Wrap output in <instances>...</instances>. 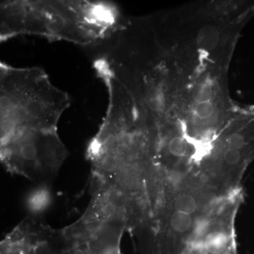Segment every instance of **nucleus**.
<instances>
[{
	"label": "nucleus",
	"instance_id": "nucleus-9",
	"mask_svg": "<svg viewBox=\"0 0 254 254\" xmlns=\"http://www.w3.org/2000/svg\"><path fill=\"white\" fill-rule=\"evenodd\" d=\"M193 96L196 103L210 101L213 97V88L209 82H203L200 83L195 88Z\"/></svg>",
	"mask_w": 254,
	"mask_h": 254
},
{
	"label": "nucleus",
	"instance_id": "nucleus-7",
	"mask_svg": "<svg viewBox=\"0 0 254 254\" xmlns=\"http://www.w3.org/2000/svg\"><path fill=\"white\" fill-rule=\"evenodd\" d=\"M90 254H120V242L93 241L90 243Z\"/></svg>",
	"mask_w": 254,
	"mask_h": 254
},
{
	"label": "nucleus",
	"instance_id": "nucleus-3",
	"mask_svg": "<svg viewBox=\"0 0 254 254\" xmlns=\"http://www.w3.org/2000/svg\"><path fill=\"white\" fill-rule=\"evenodd\" d=\"M1 155L9 168L19 173H54L66 150L57 131L29 132L1 143Z\"/></svg>",
	"mask_w": 254,
	"mask_h": 254
},
{
	"label": "nucleus",
	"instance_id": "nucleus-11",
	"mask_svg": "<svg viewBox=\"0 0 254 254\" xmlns=\"http://www.w3.org/2000/svg\"><path fill=\"white\" fill-rule=\"evenodd\" d=\"M217 37L218 35L216 34V31H215L213 28L212 29V28H207L200 33V39L205 47H208L216 42Z\"/></svg>",
	"mask_w": 254,
	"mask_h": 254
},
{
	"label": "nucleus",
	"instance_id": "nucleus-1",
	"mask_svg": "<svg viewBox=\"0 0 254 254\" xmlns=\"http://www.w3.org/2000/svg\"><path fill=\"white\" fill-rule=\"evenodd\" d=\"M1 42L31 35L90 48L106 41L121 24L118 7L106 1H3Z\"/></svg>",
	"mask_w": 254,
	"mask_h": 254
},
{
	"label": "nucleus",
	"instance_id": "nucleus-6",
	"mask_svg": "<svg viewBox=\"0 0 254 254\" xmlns=\"http://www.w3.org/2000/svg\"><path fill=\"white\" fill-rule=\"evenodd\" d=\"M105 203L113 207L118 213H121L128 203L127 195L123 190L117 189L108 190L105 194Z\"/></svg>",
	"mask_w": 254,
	"mask_h": 254
},
{
	"label": "nucleus",
	"instance_id": "nucleus-5",
	"mask_svg": "<svg viewBox=\"0 0 254 254\" xmlns=\"http://www.w3.org/2000/svg\"><path fill=\"white\" fill-rule=\"evenodd\" d=\"M50 202L48 190L41 189L35 190L28 199V206L33 212H39L47 208Z\"/></svg>",
	"mask_w": 254,
	"mask_h": 254
},
{
	"label": "nucleus",
	"instance_id": "nucleus-2",
	"mask_svg": "<svg viewBox=\"0 0 254 254\" xmlns=\"http://www.w3.org/2000/svg\"><path fill=\"white\" fill-rule=\"evenodd\" d=\"M70 104L67 93L42 68L0 64L1 141L26 132L57 131Z\"/></svg>",
	"mask_w": 254,
	"mask_h": 254
},
{
	"label": "nucleus",
	"instance_id": "nucleus-4",
	"mask_svg": "<svg viewBox=\"0 0 254 254\" xmlns=\"http://www.w3.org/2000/svg\"><path fill=\"white\" fill-rule=\"evenodd\" d=\"M199 198L190 190H182L173 200V210L196 216L200 207Z\"/></svg>",
	"mask_w": 254,
	"mask_h": 254
},
{
	"label": "nucleus",
	"instance_id": "nucleus-8",
	"mask_svg": "<svg viewBox=\"0 0 254 254\" xmlns=\"http://www.w3.org/2000/svg\"><path fill=\"white\" fill-rule=\"evenodd\" d=\"M188 143L182 136H175L168 142L169 153L175 158H184L188 153Z\"/></svg>",
	"mask_w": 254,
	"mask_h": 254
},
{
	"label": "nucleus",
	"instance_id": "nucleus-10",
	"mask_svg": "<svg viewBox=\"0 0 254 254\" xmlns=\"http://www.w3.org/2000/svg\"><path fill=\"white\" fill-rule=\"evenodd\" d=\"M215 113V106L211 101L196 103L194 108L195 117L200 120L211 118Z\"/></svg>",
	"mask_w": 254,
	"mask_h": 254
}]
</instances>
